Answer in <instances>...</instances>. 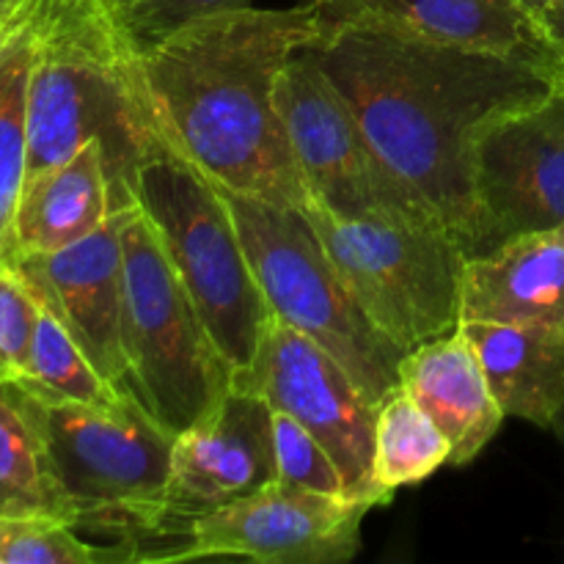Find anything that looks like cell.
Instances as JSON below:
<instances>
[{
	"label": "cell",
	"mask_w": 564,
	"mask_h": 564,
	"mask_svg": "<svg viewBox=\"0 0 564 564\" xmlns=\"http://www.w3.org/2000/svg\"><path fill=\"white\" fill-rule=\"evenodd\" d=\"M36 295L17 268L0 262V383L22 380L39 323Z\"/></svg>",
	"instance_id": "27"
},
{
	"label": "cell",
	"mask_w": 564,
	"mask_h": 564,
	"mask_svg": "<svg viewBox=\"0 0 564 564\" xmlns=\"http://www.w3.org/2000/svg\"><path fill=\"white\" fill-rule=\"evenodd\" d=\"M273 438L279 482L325 496H347L345 479H341L334 457L295 419L273 411Z\"/></svg>",
	"instance_id": "26"
},
{
	"label": "cell",
	"mask_w": 564,
	"mask_h": 564,
	"mask_svg": "<svg viewBox=\"0 0 564 564\" xmlns=\"http://www.w3.org/2000/svg\"><path fill=\"white\" fill-rule=\"evenodd\" d=\"M17 386L33 397L66 402H110L121 394V389L105 380L99 369L88 361L61 319L44 306L33 330L28 369L22 380H17Z\"/></svg>",
	"instance_id": "23"
},
{
	"label": "cell",
	"mask_w": 564,
	"mask_h": 564,
	"mask_svg": "<svg viewBox=\"0 0 564 564\" xmlns=\"http://www.w3.org/2000/svg\"><path fill=\"white\" fill-rule=\"evenodd\" d=\"M116 22L138 53L204 17L246 9L253 0H108Z\"/></svg>",
	"instance_id": "25"
},
{
	"label": "cell",
	"mask_w": 564,
	"mask_h": 564,
	"mask_svg": "<svg viewBox=\"0 0 564 564\" xmlns=\"http://www.w3.org/2000/svg\"><path fill=\"white\" fill-rule=\"evenodd\" d=\"M127 391L174 435L207 416L235 383V369L204 328L158 229L132 207L121 229Z\"/></svg>",
	"instance_id": "6"
},
{
	"label": "cell",
	"mask_w": 564,
	"mask_h": 564,
	"mask_svg": "<svg viewBox=\"0 0 564 564\" xmlns=\"http://www.w3.org/2000/svg\"><path fill=\"white\" fill-rule=\"evenodd\" d=\"M275 110L308 198L341 218L433 220L380 165L356 113L308 47L297 50L281 69Z\"/></svg>",
	"instance_id": "10"
},
{
	"label": "cell",
	"mask_w": 564,
	"mask_h": 564,
	"mask_svg": "<svg viewBox=\"0 0 564 564\" xmlns=\"http://www.w3.org/2000/svg\"><path fill=\"white\" fill-rule=\"evenodd\" d=\"M42 0H0V50L36 14Z\"/></svg>",
	"instance_id": "29"
},
{
	"label": "cell",
	"mask_w": 564,
	"mask_h": 564,
	"mask_svg": "<svg viewBox=\"0 0 564 564\" xmlns=\"http://www.w3.org/2000/svg\"><path fill=\"white\" fill-rule=\"evenodd\" d=\"M369 510L372 505L350 496L273 482L246 499L160 527L132 549L135 562L240 556L262 564H334L358 554Z\"/></svg>",
	"instance_id": "9"
},
{
	"label": "cell",
	"mask_w": 564,
	"mask_h": 564,
	"mask_svg": "<svg viewBox=\"0 0 564 564\" xmlns=\"http://www.w3.org/2000/svg\"><path fill=\"white\" fill-rule=\"evenodd\" d=\"M135 204L158 229L182 286L226 361L235 372L251 367L273 312L218 182L174 149L143 165Z\"/></svg>",
	"instance_id": "7"
},
{
	"label": "cell",
	"mask_w": 564,
	"mask_h": 564,
	"mask_svg": "<svg viewBox=\"0 0 564 564\" xmlns=\"http://www.w3.org/2000/svg\"><path fill=\"white\" fill-rule=\"evenodd\" d=\"M564 330V226L518 235L463 268L460 323Z\"/></svg>",
	"instance_id": "16"
},
{
	"label": "cell",
	"mask_w": 564,
	"mask_h": 564,
	"mask_svg": "<svg viewBox=\"0 0 564 564\" xmlns=\"http://www.w3.org/2000/svg\"><path fill=\"white\" fill-rule=\"evenodd\" d=\"M88 141L102 143L113 213L135 204L143 165L176 149L108 0H42L28 77L25 180Z\"/></svg>",
	"instance_id": "3"
},
{
	"label": "cell",
	"mask_w": 564,
	"mask_h": 564,
	"mask_svg": "<svg viewBox=\"0 0 564 564\" xmlns=\"http://www.w3.org/2000/svg\"><path fill=\"white\" fill-rule=\"evenodd\" d=\"M235 386L257 391L306 427L334 457L350 499L372 507L391 499L372 477L378 408L317 341L273 317L251 367L235 372Z\"/></svg>",
	"instance_id": "11"
},
{
	"label": "cell",
	"mask_w": 564,
	"mask_h": 564,
	"mask_svg": "<svg viewBox=\"0 0 564 564\" xmlns=\"http://www.w3.org/2000/svg\"><path fill=\"white\" fill-rule=\"evenodd\" d=\"M518 3H521L523 9H527L529 14H532L534 20H538V25H540V17H543L545 11H549V6L554 3V0H518Z\"/></svg>",
	"instance_id": "30"
},
{
	"label": "cell",
	"mask_w": 564,
	"mask_h": 564,
	"mask_svg": "<svg viewBox=\"0 0 564 564\" xmlns=\"http://www.w3.org/2000/svg\"><path fill=\"white\" fill-rule=\"evenodd\" d=\"M113 215L102 143L88 141L69 160L25 180L11 224L6 264L61 251Z\"/></svg>",
	"instance_id": "18"
},
{
	"label": "cell",
	"mask_w": 564,
	"mask_h": 564,
	"mask_svg": "<svg viewBox=\"0 0 564 564\" xmlns=\"http://www.w3.org/2000/svg\"><path fill=\"white\" fill-rule=\"evenodd\" d=\"M540 28L549 42V58H545L543 69L549 75L551 88L564 94V0H554L543 17H540Z\"/></svg>",
	"instance_id": "28"
},
{
	"label": "cell",
	"mask_w": 564,
	"mask_h": 564,
	"mask_svg": "<svg viewBox=\"0 0 564 564\" xmlns=\"http://www.w3.org/2000/svg\"><path fill=\"white\" fill-rule=\"evenodd\" d=\"M369 319L402 350L460 325L466 251L438 224L367 215L341 218L314 198L301 207Z\"/></svg>",
	"instance_id": "8"
},
{
	"label": "cell",
	"mask_w": 564,
	"mask_h": 564,
	"mask_svg": "<svg viewBox=\"0 0 564 564\" xmlns=\"http://www.w3.org/2000/svg\"><path fill=\"white\" fill-rule=\"evenodd\" d=\"M0 516L58 518L77 527L75 507L55 479L25 391L0 383Z\"/></svg>",
	"instance_id": "20"
},
{
	"label": "cell",
	"mask_w": 564,
	"mask_h": 564,
	"mask_svg": "<svg viewBox=\"0 0 564 564\" xmlns=\"http://www.w3.org/2000/svg\"><path fill=\"white\" fill-rule=\"evenodd\" d=\"M391 180L463 246L488 251L474 147L499 116L549 97L532 61L416 42L380 28H319L308 44Z\"/></svg>",
	"instance_id": "1"
},
{
	"label": "cell",
	"mask_w": 564,
	"mask_h": 564,
	"mask_svg": "<svg viewBox=\"0 0 564 564\" xmlns=\"http://www.w3.org/2000/svg\"><path fill=\"white\" fill-rule=\"evenodd\" d=\"M273 482H279L273 408L257 391L231 383L207 416L174 438L169 499L152 532L246 499Z\"/></svg>",
	"instance_id": "13"
},
{
	"label": "cell",
	"mask_w": 564,
	"mask_h": 564,
	"mask_svg": "<svg viewBox=\"0 0 564 564\" xmlns=\"http://www.w3.org/2000/svg\"><path fill=\"white\" fill-rule=\"evenodd\" d=\"M317 36V9L303 0L204 17L138 53L176 152L226 191L301 209L308 193L275 110V80Z\"/></svg>",
	"instance_id": "2"
},
{
	"label": "cell",
	"mask_w": 564,
	"mask_h": 564,
	"mask_svg": "<svg viewBox=\"0 0 564 564\" xmlns=\"http://www.w3.org/2000/svg\"><path fill=\"white\" fill-rule=\"evenodd\" d=\"M400 389L446 435L449 466L471 463L507 419L460 325L405 352L400 361Z\"/></svg>",
	"instance_id": "17"
},
{
	"label": "cell",
	"mask_w": 564,
	"mask_h": 564,
	"mask_svg": "<svg viewBox=\"0 0 564 564\" xmlns=\"http://www.w3.org/2000/svg\"><path fill=\"white\" fill-rule=\"evenodd\" d=\"M474 187L488 251L510 237L564 226L562 91L485 127L474 147Z\"/></svg>",
	"instance_id": "12"
},
{
	"label": "cell",
	"mask_w": 564,
	"mask_h": 564,
	"mask_svg": "<svg viewBox=\"0 0 564 564\" xmlns=\"http://www.w3.org/2000/svg\"><path fill=\"white\" fill-rule=\"evenodd\" d=\"M505 416L551 427L564 405V330L463 319Z\"/></svg>",
	"instance_id": "19"
},
{
	"label": "cell",
	"mask_w": 564,
	"mask_h": 564,
	"mask_svg": "<svg viewBox=\"0 0 564 564\" xmlns=\"http://www.w3.org/2000/svg\"><path fill=\"white\" fill-rule=\"evenodd\" d=\"M132 207L116 209L97 231L61 251L9 262L28 281L36 301L61 319L99 375L121 391H127V358L121 345V314H124L121 229Z\"/></svg>",
	"instance_id": "14"
},
{
	"label": "cell",
	"mask_w": 564,
	"mask_h": 564,
	"mask_svg": "<svg viewBox=\"0 0 564 564\" xmlns=\"http://www.w3.org/2000/svg\"><path fill=\"white\" fill-rule=\"evenodd\" d=\"M449 441L402 389L378 405L372 477L386 496L449 466Z\"/></svg>",
	"instance_id": "21"
},
{
	"label": "cell",
	"mask_w": 564,
	"mask_h": 564,
	"mask_svg": "<svg viewBox=\"0 0 564 564\" xmlns=\"http://www.w3.org/2000/svg\"><path fill=\"white\" fill-rule=\"evenodd\" d=\"M319 28L364 25L444 44L545 64L543 28L518 0H312Z\"/></svg>",
	"instance_id": "15"
},
{
	"label": "cell",
	"mask_w": 564,
	"mask_h": 564,
	"mask_svg": "<svg viewBox=\"0 0 564 564\" xmlns=\"http://www.w3.org/2000/svg\"><path fill=\"white\" fill-rule=\"evenodd\" d=\"M25 397L77 529L130 545L152 532L165 512L176 435L130 391L110 402Z\"/></svg>",
	"instance_id": "4"
},
{
	"label": "cell",
	"mask_w": 564,
	"mask_h": 564,
	"mask_svg": "<svg viewBox=\"0 0 564 564\" xmlns=\"http://www.w3.org/2000/svg\"><path fill=\"white\" fill-rule=\"evenodd\" d=\"M39 9L0 50V262L9 253L11 224L28 171V77Z\"/></svg>",
	"instance_id": "22"
},
{
	"label": "cell",
	"mask_w": 564,
	"mask_h": 564,
	"mask_svg": "<svg viewBox=\"0 0 564 564\" xmlns=\"http://www.w3.org/2000/svg\"><path fill=\"white\" fill-rule=\"evenodd\" d=\"M220 191L273 317L330 352L378 408L400 389L405 350L364 314L301 209Z\"/></svg>",
	"instance_id": "5"
},
{
	"label": "cell",
	"mask_w": 564,
	"mask_h": 564,
	"mask_svg": "<svg viewBox=\"0 0 564 564\" xmlns=\"http://www.w3.org/2000/svg\"><path fill=\"white\" fill-rule=\"evenodd\" d=\"M551 430H554V433L560 435V441L564 444V405L560 408V411H556L554 422H551Z\"/></svg>",
	"instance_id": "31"
},
{
	"label": "cell",
	"mask_w": 564,
	"mask_h": 564,
	"mask_svg": "<svg viewBox=\"0 0 564 564\" xmlns=\"http://www.w3.org/2000/svg\"><path fill=\"white\" fill-rule=\"evenodd\" d=\"M80 529L58 518L0 516V564H127L135 562L130 543L94 545Z\"/></svg>",
	"instance_id": "24"
}]
</instances>
